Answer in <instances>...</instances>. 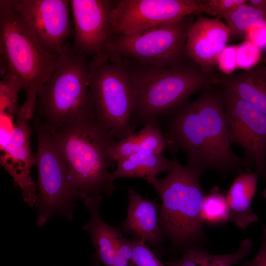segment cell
I'll return each instance as SVG.
<instances>
[{"label":"cell","mask_w":266,"mask_h":266,"mask_svg":"<svg viewBox=\"0 0 266 266\" xmlns=\"http://www.w3.org/2000/svg\"><path fill=\"white\" fill-rule=\"evenodd\" d=\"M74 24L72 48L87 57H101L110 36L116 0H70Z\"/></svg>","instance_id":"cell-14"},{"label":"cell","mask_w":266,"mask_h":266,"mask_svg":"<svg viewBox=\"0 0 266 266\" xmlns=\"http://www.w3.org/2000/svg\"><path fill=\"white\" fill-rule=\"evenodd\" d=\"M0 76L7 74L20 84L25 94L22 107L30 120L37 93L50 79L58 56L40 44L6 0H0Z\"/></svg>","instance_id":"cell-5"},{"label":"cell","mask_w":266,"mask_h":266,"mask_svg":"<svg viewBox=\"0 0 266 266\" xmlns=\"http://www.w3.org/2000/svg\"><path fill=\"white\" fill-rule=\"evenodd\" d=\"M102 202L100 196L88 197L84 204L90 212V218L83 229L89 233L95 254L103 266H134L122 255L126 237L120 228L112 227L102 219L100 207Z\"/></svg>","instance_id":"cell-16"},{"label":"cell","mask_w":266,"mask_h":266,"mask_svg":"<svg viewBox=\"0 0 266 266\" xmlns=\"http://www.w3.org/2000/svg\"><path fill=\"white\" fill-rule=\"evenodd\" d=\"M230 37L229 29L220 19L200 16L189 30L186 54L200 66L201 70L208 73L209 68L218 63Z\"/></svg>","instance_id":"cell-15"},{"label":"cell","mask_w":266,"mask_h":266,"mask_svg":"<svg viewBox=\"0 0 266 266\" xmlns=\"http://www.w3.org/2000/svg\"><path fill=\"white\" fill-rule=\"evenodd\" d=\"M32 120L37 138L34 154L37 169L36 224L42 227L56 215L71 220L76 201L87 197L74 185L53 133L36 115Z\"/></svg>","instance_id":"cell-8"},{"label":"cell","mask_w":266,"mask_h":266,"mask_svg":"<svg viewBox=\"0 0 266 266\" xmlns=\"http://www.w3.org/2000/svg\"><path fill=\"white\" fill-rule=\"evenodd\" d=\"M247 0H204L205 13L220 19Z\"/></svg>","instance_id":"cell-27"},{"label":"cell","mask_w":266,"mask_h":266,"mask_svg":"<svg viewBox=\"0 0 266 266\" xmlns=\"http://www.w3.org/2000/svg\"><path fill=\"white\" fill-rule=\"evenodd\" d=\"M259 174L250 171L242 172L233 181L226 194L230 220L244 230L258 220L251 207L256 192Z\"/></svg>","instance_id":"cell-18"},{"label":"cell","mask_w":266,"mask_h":266,"mask_svg":"<svg viewBox=\"0 0 266 266\" xmlns=\"http://www.w3.org/2000/svg\"><path fill=\"white\" fill-rule=\"evenodd\" d=\"M242 266H266V226L263 228V235L259 249L255 257L245 261Z\"/></svg>","instance_id":"cell-30"},{"label":"cell","mask_w":266,"mask_h":266,"mask_svg":"<svg viewBox=\"0 0 266 266\" xmlns=\"http://www.w3.org/2000/svg\"><path fill=\"white\" fill-rule=\"evenodd\" d=\"M236 66L243 68H249L256 59L254 46L249 42L235 47Z\"/></svg>","instance_id":"cell-28"},{"label":"cell","mask_w":266,"mask_h":266,"mask_svg":"<svg viewBox=\"0 0 266 266\" xmlns=\"http://www.w3.org/2000/svg\"><path fill=\"white\" fill-rule=\"evenodd\" d=\"M204 0H117L110 35L129 34L205 13Z\"/></svg>","instance_id":"cell-10"},{"label":"cell","mask_w":266,"mask_h":266,"mask_svg":"<svg viewBox=\"0 0 266 266\" xmlns=\"http://www.w3.org/2000/svg\"><path fill=\"white\" fill-rule=\"evenodd\" d=\"M32 128L25 111L20 106L12 129L1 147L0 163L21 190L24 202L32 207L37 199L36 183L31 176L35 166L34 154L30 146Z\"/></svg>","instance_id":"cell-13"},{"label":"cell","mask_w":266,"mask_h":266,"mask_svg":"<svg viewBox=\"0 0 266 266\" xmlns=\"http://www.w3.org/2000/svg\"><path fill=\"white\" fill-rule=\"evenodd\" d=\"M129 242L134 266H166L143 240L132 237Z\"/></svg>","instance_id":"cell-26"},{"label":"cell","mask_w":266,"mask_h":266,"mask_svg":"<svg viewBox=\"0 0 266 266\" xmlns=\"http://www.w3.org/2000/svg\"><path fill=\"white\" fill-rule=\"evenodd\" d=\"M91 260L92 261L93 266H100V261L96 254H94L91 257Z\"/></svg>","instance_id":"cell-32"},{"label":"cell","mask_w":266,"mask_h":266,"mask_svg":"<svg viewBox=\"0 0 266 266\" xmlns=\"http://www.w3.org/2000/svg\"><path fill=\"white\" fill-rule=\"evenodd\" d=\"M263 62H264V65L266 66V55L264 57Z\"/></svg>","instance_id":"cell-33"},{"label":"cell","mask_w":266,"mask_h":266,"mask_svg":"<svg viewBox=\"0 0 266 266\" xmlns=\"http://www.w3.org/2000/svg\"><path fill=\"white\" fill-rule=\"evenodd\" d=\"M116 163V168L109 174L112 181L120 178H139L150 184L159 173L170 170L174 161L163 154L139 152L120 159Z\"/></svg>","instance_id":"cell-20"},{"label":"cell","mask_w":266,"mask_h":266,"mask_svg":"<svg viewBox=\"0 0 266 266\" xmlns=\"http://www.w3.org/2000/svg\"><path fill=\"white\" fill-rule=\"evenodd\" d=\"M220 68L224 72H231L236 66L235 47H226L218 59Z\"/></svg>","instance_id":"cell-29"},{"label":"cell","mask_w":266,"mask_h":266,"mask_svg":"<svg viewBox=\"0 0 266 266\" xmlns=\"http://www.w3.org/2000/svg\"><path fill=\"white\" fill-rule=\"evenodd\" d=\"M223 18L230 31V37L236 38H244L252 27H264L266 25V16L247 2L235 8Z\"/></svg>","instance_id":"cell-23"},{"label":"cell","mask_w":266,"mask_h":266,"mask_svg":"<svg viewBox=\"0 0 266 266\" xmlns=\"http://www.w3.org/2000/svg\"><path fill=\"white\" fill-rule=\"evenodd\" d=\"M223 97L232 143L242 148L266 182V115L226 89Z\"/></svg>","instance_id":"cell-12"},{"label":"cell","mask_w":266,"mask_h":266,"mask_svg":"<svg viewBox=\"0 0 266 266\" xmlns=\"http://www.w3.org/2000/svg\"><path fill=\"white\" fill-rule=\"evenodd\" d=\"M192 15L169 23L121 35H110L101 56L144 66L173 67L188 63L185 46Z\"/></svg>","instance_id":"cell-9"},{"label":"cell","mask_w":266,"mask_h":266,"mask_svg":"<svg viewBox=\"0 0 266 266\" xmlns=\"http://www.w3.org/2000/svg\"><path fill=\"white\" fill-rule=\"evenodd\" d=\"M87 56L66 44L49 80L39 90L34 115L52 133L76 120L95 118Z\"/></svg>","instance_id":"cell-6"},{"label":"cell","mask_w":266,"mask_h":266,"mask_svg":"<svg viewBox=\"0 0 266 266\" xmlns=\"http://www.w3.org/2000/svg\"><path fill=\"white\" fill-rule=\"evenodd\" d=\"M128 195L127 217L119 228L126 234L143 240L157 256H162L166 238L159 223L157 200L144 199L133 188L128 189Z\"/></svg>","instance_id":"cell-17"},{"label":"cell","mask_w":266,"mask_h":266,"mask_svg":"<svg viewBox=\"0 0 266 266\" xmlns=\"http://www.w3.org/2000/svg\"><path fill=\"white\" fill-rule=\"evenodd\" d=\"M88 67L96 118L116 140L133 133L134 93L128 61L92 57Z\"/></svg>","instance_id":"cell-7"},{"label":"cell","mask_w":266,"mask_h":266,"mask_svg":"<svg viewBox=\"0 0 266 266\" xmlns=\"http://www.w3.org/2000/svg\"><path fill=\"white\" fill-rule=\"evenodd\" d=\"M52 133L78 190L87 198L112 194L108 151L116 140L107 128L95 117L71 122Z\"/></svg>","instance_id":"cell-3"},{"label":"cell","mask_w":266,"mask_h":266,"mask_svg":"<svg viewBox=\"0 0 266 266\" xmlns=\"http://www.w3.org/2000/svg\"><path fill=\"white\" fill-rule=\"evenodd\" d=\"M252 246L251 239L247 238L233 253L214 255L201 249H194L183 254L180 259L164 264L166 266H233L240 264V261L250 253Z\"/></svg>","instance_id":"cell-22"},{"label":"cell","mask_w":266,"mask_h":266,"mask_svg":"<svg viewBox=\"0 0 266 266\" xmlns=\"http://www.w3.org/2000/svg\"><path fill=\"white\" fill-rule=\"evenodd\" d=\"M172 168L162 179L150 183L161 200L159 223L165 238L177 252L201 249L198 244L204 237L200 214L205 194L200 178L202 170L183 166L175 157Z\"/></svg>","instance_id":"cell-2"},{"label":"cell","mask_w":266,"mask_h":266,"mask_svg":"<svg viewBox=\"0 0 266 266\" xmlns=\"http://www.w3.org/2000/svg\"><path fill=\"white\" fill-rule=\"evenodd\" d=\"M25 27L49 53L60 55L72 33L69 0H6Z\"/></svg>","instance_id":"cell-11"},{"label":"cell","mask_w":266,"mask_h":266,"mask_svg":"<svg viewBox=\"0 0 266 266\" xmlns=\"http://www.w3.org/2000/svg\"><path fill=\"white\" fill-rule=\"evenodd\" d=\"M226 89L266 115V66L258 65L218 79Z\"/></svg>","instance_id":"cell-19"},{"label":"cell","mask_w":266,"mask_h":266,"mask_svg":"<svg viewBox=\"0 0 266 266\" xmlns=\"http://www.w3.org/2000/svg\"><path fill=\"white\" fill-rule=\"evenodd\" d=\"M161 144V136L156 128L146 124L136 133L115 141L108 151L109 163L139 152L156 153Z\"/></svg>","instance_id":"cell-21"},{"label":"cell","mask_w":266,"mask_h":266,"mask_svg":"<svg viewBox=\"0 0 266 266\" xmlns=\"http://www.w3.org/2000/svg\"><path fill=\"white\" fill-rule=\"evenodd\" d=\"M22 87L12 76L5 74L0 82V116L16 115L21 106L18 105V94Z\"/></svg>","instance_id":"cell-25"},{"label":"cell","mask_w":266,"mask_h":266,"mask_svg":"<svg viewBox=\"0 0 266 266\" xmlns=\"http://www.w3.org/2000/svg\"><path fill=\"white\" fill-rule=\"evenodd\" d=\"M247 3L251 6L262 11L266 16V0H248Z\"/></svg>","instance_id":"cell-31"},{"label":"cell","mask_w":266,"mask_h":266,"mask_svg":"<svg viewBox=\"0 0 266 266\" xmlns=\"http://www.w3.org/2000/svg\"><path fill=\"white\" fill-rule=\"evenodd\" d=\"M200 217L203 223L211 225L225 223L230 220V212L226 195L217 187L205 195L201 207Z\"/></svg>","instance_id":"cell-24"},{"label":"cell","mask_w":266,"mask_h":266,"mask_svg":"<svg viewBox=\"0 0 266 266\" xmlns=\"http://www.w3.org/2000/svg\"><path fill=\"white\" fill-rule=\"evenodd\" d=\"M165 137L174 157L181 150L188 158V165L204 172L249 171L251 164L232 149L223 93L204 89L195 100L176 111L167 125Z\"/></svg>","instance_id":"cell-1"},{"label":"cell","mask_w":266,"mask_h":266,"mask_svg":"<svg viewBox=\"0 0 266 266\" xmlns=\"http://www.w3.org/2000/svg\"><path fill=\"white\" fill-rule=\"evenodd\" d=\"M128 62L134 93L133 129L140 123L156 122L158 116L178 110L194 93L218 82L219 78L192 63L158 67Z\"/></svg>","instance_id":"cell-4"}]
</instances>
